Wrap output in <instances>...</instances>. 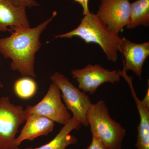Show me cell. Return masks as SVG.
Returning a JSON list of instances; mask_svg holds the SVG:
<instances>
[{
    "instance_id": "cell-1",
    "label": "cell",
    "mask_w": 149,
    "mask_h": 149,
    "mask_svg": "<svg viewBox=\"0 0 149 149\" xmlns=\"http://www.w3.org/2000/svg\"><path fill=\"white\" fill-rule=\"evenodd\" d=\"M56 11L36 27H11V35L0 39V54L12 60L10 67L23 76L35 78V55L41 47L40 37L42 32L56 16Z\"/></svg>"
},
{
    "instance_id": "cell-2",
    "label": "cell",
    "mask_w": 149,
    "mask_h": 149,
    "mask_svg": "<svg viewBox=\"0 0 149 149\" xmlns=\"http://www.w3.org/2000/svg\"><path fill=\"white\" fill-rule=\"evenodd\" d=\"M73 37H79L86 44H97L105 54L107 60L117 62L121 38L109 30L96 14L90 12L84 15L75 29L54 36L55 38L71 39Z\"/></svg>"
},
{
    "instance_id": "cell-3",
    "label": "cell",
    "mask_w": 149,
    "mask_h": 149,
    "mask_svg": "<svg viewBox=\"0 0 149 149\" xmlns=\"http://www.w3.org/2000/svg\"><path fill=\"white\" fill-rule=\"evenodd\" d=\"M86 116L92 136L98 139L106 149H121L126 130L111 117L103 100L92 103Z\"/></svg>"
},
{
    "instance_id": "cell-4",
    "label": "cell",
    "mask_w": 149,
    "mask_h": 149,
    "mask_svg": "<svg viewBox=\"0 0 149 149\" xmlns=\"http://www.w3.org/2000/svg\"><path fill=\"white\" fill-rule=\"evenodd\" d=\"M27 115L23 107L12 103L8 96L0 97V149H20L15 144L16 134Z\"/></svg>"
},
{
    "instance_id": "cell-5",
    "label": "cell",
    "mask_w": 149,
    "mask_h": 149,
    "mask_svg": "<svg viewBox=\"0 0 149 149\" xmlns=\"http://www.w3.org/2000/svg\"><path fill=\"white\" fill-rule=\"evenodd\" d=\"M50 80L60 90L61 97L67 109L72 113V117L81 125L89 126L86 114L92 102L88 95L76 88L68 78L60 72L54 73L51 76Z\"/></svg>"
},
{
    "instance_id": "cell-6",
    "label": "cell",
    "mask_w": 149,
    "mask_h": 149,
    "mask_svg": "<svg viewBox=\"0 0 149 149\" xmlns=\"http://www.w3.org/2000/svg\"><path fill=\"white\" fill-rule=\"evenodd\" d=\"M61 92L55 83L50 85L47 94L37 104L28 105L24 109L27 115L36 113L64 125L72 117L61 100Z\"/></svg>"
},
{
    "instance_id": "cell-7",
    "label": "cell",
    "mask_w": 149,
    "mask_h": 149,
    "mask_svg": "<svg viewBox=\"0 0 149 149\" xmlns=\"http://www.w3.org/2000/svg\"><path fill=\"white\" fill-rule=\"evenodd\" d=\"M71 73L78 83L79 89L90 94L95 93L103 83L114 84L120 80L118 70L106 69L98 64H88L82 69L73 70Z\"/></svg>"
},
{
    "instance_id": "cell-8",
    "label": "cell",
    "mask_w": 149,
    "mask_h": 149,
    "mask_svg": "<svg viewBox=\"0 0 149 149\" xmlns=\"http://www.w3.org/2000/svg\"><path fill=\"white\" fill-rule=\"evenodd\" d=\"M129 0H100L97 16L113 33L118 34L130 19Z\"/></svg>"
},
{
    "instance_id": "cell-9",
    "label": "cell",
    "mask_w": 149,
    "mask_h": 149,
    "mask_svg": "<svg viewBox=\"0 0 149 149\" xmlns=\"http://www.w3.org/2000/svg\"><path fill=\"white\" fill-rule=\"evenodd\" d=\"M118 52L125 58L123 59V67L126 72L133 71L142 80V70L145 62L149 56V42H133L125 37L121 38Z\"/></svg>"
},
{
    "instance_id": "cell-10",
    "label": "cell",
    "mask_w": 149,
    "mask_h": 149,
    "mask_svg": "<svg viewBox=\"0 0 149 149\" xmlns=\"http://www.w3.org/2000/svg\"><path fill=\"white\" fill-rule=\"evenodd\" d=\"M120 77L127 82L131 91L132 97L136 102L139 111L140 122L137 127V140L135 146L137 149H149V106L145 104L139 100L133 86V77L128 76L123 67L122 70H118Z\"/></svg>"
},
{
    "instance_id": "cell-11",
    "label": "cell",
    "mask_w": 149,
    "mask_h": 149,
    "mask_svg": "<svg viewBox=\"0 0 149 149\" xmlns=\"http://www.w3.org/2000/svg\"><path fill=\"white\" fill-rule=\"evenodd\" d=\"M26 8L15 5L10 0H0V32H10L13 27H30Z\"/></svg>"
},
{
    "instance_id": "cell-12",
    "label": "cell",
    "mask_w": 149,
    "mask_h": 149,
    "mask_svg": "<svg viewBox=\"0 0 149 149\" xmlns=\"http://www.w3.org/2000/svg\"><path fill=\"white\" fill-rule=\"evenodd\" d=\"M25 121L21 133L15 139V144L18 147L25 140L33 141L40 136H47L54 127L53 121L36 113L28 114Z\"/></svg>"
},
{
    "instance_id": "cell-13",
    "label": "cell",
    "mask_w": 149,
    "mask_h": 149,
    "mask_svg": "<svg viewBox=\"0 0 149 149\" xmlns=\"http://www.w3.org/2000/svg\"><path fill=\"white\" fill-rule=\"evenodd\" d=\"M81 126L80 123L72 117L69 122L62 127L55 137L47 143L35 148H27L24 149H66L70 145L77 143V138L70 135V133L73 130H79Z\"/></svg>"
},
{
    "instance_id": "cell-14",
    "label": "cell",
    "mask_w": 149,
    "mask_h": 149,
    "mask_svg": "<svg viewBox=\"0 0 149 149\" xmlns=\"http://www.w3.org/2000/svg\"><path fill=\"white\" fill-rule=\"evenodd\" d=\"M149 26V0H137L130 3V14L128 29H135L139 26Z\"/></svg>"
},
{
    "instance_id": "cell-15",
    "label": "cell",
    "mask_w": 149,
    "mask_h": 149,
    "mask_svg": "<svg viewBox=\"0 0 149 149\" xmlns=\"http://www.w3.org/2000/svg\"><path fill=\"white\" fill-rule=\"evenodd\" d=\"M13 88L15 93L18 97L28 100L35 95L37 87L35 80L28 76H24L15 81Z\"/></svg>"
},
{
    "instance_id": "cell-16",
    "label": "cell",
    "mask_w": 149,
    "mask_h": 149,
    "mask_svg": "<svg viewBox=\"0 0 149 149\" xmlns=\"http://www.w3.org/2000/svg\"><path fill=\"white\" fill-rule=\"evenodd\" d=\"M13 4L17 6H22L25 7L32 8L37 6L39 4L36 0H10Z\"/></svg>"
},
{
    "instance_id": "cell-17",
    "label": "cell",
    "mask_w": 149,
    "mask_h": 149,
    "mask_svg": "<svg viewBox=\"0 0 149 149\" xmlns=\"http://www.w3.org/2000/svg\"><path fill=\"white\" fill-rule=\"evenodd\" d=\"M86 149H106L103 144L95 136H93L91 145Z\"/></svg>"
},
{
    "instance_id": "cell-18",
    "label": "cell",
    "mask_w": 149,
    "mask_h": 149,
    "mask_svg": "<svg viewBox=\"0 0 149 149\" xmlns=\"http://www.w3.org/2000/svg\"><path fill=\"white\" fill-rule=\"evenodd\" d=\"M74 1L80 4L83 8V15H86L90 12L89 8V0H74Z\"/></svg>"
},
{
    "instance_id": "cell-19",
    "label": "cell",
    "mask_w": 149,
    "mask_h": 149,
    "mask_svg": "<svg viewBox=\"0 0 149 149\" xmlns=\"http://www.w3.org/2000/svg\"><path fill=\"white\" fill-rule=\"evenodd\" d=\"M1 61H0V67H1ZM4 87L3 84L2 83L1 81L0 80V88H3Z\"/></svg>"
}]
</instances>
